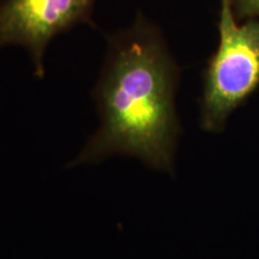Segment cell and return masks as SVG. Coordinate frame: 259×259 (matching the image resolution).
<instances>
[{"mask_svg": "<svg viewBox=\"0 0 259 259\" xmlns=\"http://www.w3.org/2000/svg\"><path fill=\"white\" fill-rule=\"evenodd\" d=\"M178 79L179 70L161 32L143 16L113 35L93 93L101 126L71 166L121 155L173 171L180 135L174 103Z\"/></svg>", "mask_w": 259, "mask_h": 259, "instance_id": "6da1fadb", "label": "cell"}, {"mask_svg": "<svg viewBox=\"0 0 259 259\" xmlns=\"http://www.w3.org/2000/svg\"><path fill=\"white\" fill-rule=\"evenodd\" d=\"M219 47L206 65L200 126L219 132L234 109L259 87V19L238 24L231 0H220Z\"/></svg>", "mask_w": 259, "mask_h": 259, "instance_id": "7a4b0ae2", "label": "cell"}, {"mask_svg": "<svg viewBox=\"0 0 259 259\" xmlns=\"http://www.w3.org/2000/svg\"><path fill=\"white\" fill-rule=\"evenodd\" d=\"M96 0H0V45L27 48L37 78L45 77L48 44L79 23H89Z\"/></svg>", "mask_w": 259, "mask_h": 259, "instance_id": "3957f363", "label": "cell"}, {"mask_svg": "<svg viewBox=\"0 0 259 259\" xmlns=\"http://www.w3.org/2000/svg\"><path fill=\"white\" fill-rule=\"evenodd\" d=\"M231 3L238 21L259 19V0H231Z\"/></svg>", "mask_w": 259, "mask_h": 259, "instance_id": "277c9868", "label": "cell"}]
</instances>
